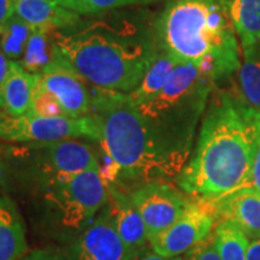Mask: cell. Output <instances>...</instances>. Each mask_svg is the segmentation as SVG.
I'll list each match as a JSON object with an SVG mask.
<instances>
[{"mask_svg":"<svg viewBox=\"0 0 260 260\" xmlns=\"http://www.w3.org/2000/svg\"><path fill=\"white\" fill-rule=\"evenodd\" d=\"M259 133V110L247 105L237 93H216L193 155L176 177L177 186L201 201L247 187Z\"/></svg>","mask_w":260,"mask_h":260,"instance_id":"cell-1","label":"cell"},{"mask_svg":"<svg viewBox=\"0 0 260 260\" xmlns=\"http://www.w3.org/2000/svg\"><path fill=\"white\" fill-rule=\"evenodd\" d=\"M159 46L214 81L240 69V46L220 0H169L157 25Z\"/></svg>","mask_w":260,"mask_h":260,"instance_id":"cell-2","label":"cell"},{"mask_svg":"<svg viewBox=\"0 0 260 260\" xmlns=\"http://www.w3.org/2000/svg\"><path fill=\"white\" fill-rule=\"evenodd\" d=\"M92 110L102 126L99 142L119 177L142 184L176 180L184 164L161 147L128 94L99 88Z\"/></svg>","mask_w":260,"mask_h":260,"instance_id":"cell-3","label":"cell"},{"mask_svg":"<svg viewBox=\"0 0 260 260\" xmlns=\"http://www.w3.org/2000/svg\"><path fill=\"white\" fill-rule=\"evenodd\" d=\"M61 54L98 88L133 92L139 87L157 52L151 45L116 31L105 23H95L74 34L53 32Z\"/></svg>","mask_w":260,"mask_h":260,"instance_id":"cell-4","label":"cell"},{"mask_svg":"<svg viewBox=\"0 0 260 260\" xmlns=\"http://www.w3.org/2000/svg\"><path fill=\"white\" fill-rule=\"evenodd\" d=\"M214 84L195 64H177L160 92L134 104L161 147L184 165Z\"/></svg>","mask_w":260,"mask_h":260,"instance_id":"cell-5","label":"cell"},{"mask_svg":"<svg viewBox=\"0 0 260 260\" xmlns=\"http://www.w3.org/2000/svg\"><path fill=\"white\" fill-rule=\"evenodd\" d=\"M0 138L15 142H51L58 140L87 138L100 141L102 126L94 115L80 118L23 116L0 117Z\"/></svg>","mask_w":260,"mask_h":260,"instance_id":"cell-6","label":"cell"},{"mask_svg":"<svg viewBox=\"0 0 260 260\" xmlns=\"http://www.w3.org/2000/svg\"><path fill=\"white\" fill-rule=\"evenodd\" d=\"M53 183L54 195L64 212V223L68 225H81L95 216L107 203L109 194L100 168L80 172Z\"/></svg>","mask_w":260,"mask_h":260,"instance_id":"cell-7","label":"cell"},{"mask_svg":"<svg viewBox=\"0 0 260 260\" xmlns=\"http://www.w3.org/2000/svg\"><path fill=\"white\" fill-rule=\"evenodd\" d=\"M130 198L144 219L149 243L176 222L190 204L174 187L162 181L141 184Z\"/></svg>","mask_w":260,"mask_h":260,"instance_id":"cell-8","label":"cell"},{"mask_svg":"<svg viewBox=\"0 0 260 260\" xmlns=\"http://www.w3.org/2000/svg\"><path fill=\"white\" fill-rule=\"evenodd\" d=\"M216 222L209 203L195 200L180 218L149 246L152 251L165 258L181 256L207 239L213 233Z\"/></svg>","mask_w":260,"mask_h":260,"instance_id":"cell-9","label":"cell"},{"mask_svg":"<svg viewBox=\"0 0 260 260\" xmlns=\"http://www.w3.org/2000/svg\"><path fill=\"white\" fill-rule=\"evenodd\" d=\"M40 79L57 98L67 117L80 118L92 111V96L83 82L84 79L74 70L61 52L40 74Z\"/></svg>","mask_w":260,"mask_h":260,"instance_id":"cell-10","label":"cell"},{"mask_svg":"<svg viewBox=\"0 0 260 260\" xmlns=\"http://www.w3.org/2000/svg\"><path fill=\"white\" fill-rule=\"evenodd\" d=\"M217 223L226 222L241 232L249 241L260 239V195L245 187L218 199L206 201Z\"/></svg>","mask_w":260,"mask_h":260,"instance_id":"cell-11","label":"cell"},{"mask_svg":"<svg viewBox=\"0 0 260 260\" xmlns=\"http://www.w3.org/2000/svg\"><path fill=\"white\" fill-rule=\"evenodd\" d=\"M75 253L77 260H129L134 254L123 242L106 212L99 214L81 234Z\"/></svg>","mask_w":260,"mask_h":260,"instance_id":"cell-12","label":"cell"},{"mask_svg":"<svg viewBox=\"0 0 260 260\" xmlns=\"http://www.w3.org/2000/svg\"><path fill=\"white\" fill-rule=\"evenodd\" d=\"M106 188L109 194V210L106 213L109 214L113 226L130 251L134 253L142 251L149 241L141 214L135 207L130 195H126L115 187V183L106 184Z\"/></svg>","mask_w":260,"mask_h":260,"instance_id":"cell-13","label":"cell"},{"mask_svg":"<svg viewBox=\"0 0 260 260\" xmlns=\"http://www.w3.org/2000/svg\"><path fill=\"white\" fill-rule=\"evenodd\" d=\"M46 149L47 161L45 162L50 174H53V182L65 180L80 172L100 168L95 153L88 145L71 139L42 142Z\"/></svg>","mask_w":260,"mask_h":260,"instance_id":"cell-14","label":"cell"},{"mask_svg":"<svg viewBox=\"0 0 260 260\" xmlns=\"http://www.w3.org/2000/svg\"><path fill=\"white\" fill-rule=\"evenodd\" d=\"M15 14L30 27L31 31L53 32L57 29L73 27L80 16L52 0H16Z\"/></svg>","mask_w":260,"mask_h":260,"instance_id":"cell-15","label":"cell"},{"mask_svg":"<svg viewBox=\"0 0 260 260\" xmlns=\"http://www.w3.org/2000/svg\"><path fill=\"white\" fill-rule=\"evenodd\" d=\"M27 249L21 213L14 201L0 193V260H19Z\"/></svg>","mask_w":260,"mask_h":260,"instance_id":"cell-16","label":"cell"},{"mask_svg":"<svg viewBox=\"0 0 260 260\" xmlns=\"http://www.w3.org/2000/svg\"><path fill=\"white\" fill-rule=\"evenodd\" d=\"M39 75L28 73L19 61L10 60V68L3 88L4 110L9 116H23L30 109L32 93Z\"/></svg>","mask_w":260,"mask_h":260,"instance_id":"cell-17","label":"cell"},{"mask_svg":"<svg viewBox=\"0 0 260 260\" xmlns=\"http://www.w3.org/2000/svg\"><path fill=\"white\" fill-rule=\"evenodd\" d=\"M234 29L241 40L243 51L260 42V0H220Z\"/></svg>","mask_w":260,"mask_h":260,"instance_id":"cell-18","label":"cell"},{"mask_svg":"<svg viewBox=\"0 0 260 260\" xmlns=\"http://www.w3.org/2000/svg\"><path fill=\"white\" fill-rule=\"evenodd\" d=\"M177 64V61L168 53H165L164 51H161V53H158L138 88L128 94L132 103L135 105L144 103L160 92L168 83L172 71L175 70Z\"/></svg>","mask_w":260,"mask_h":260,"instance_id":"cell-19","label":"cell"},{"mask_svg":"<svg viewBox=\"0 0 260 260\" xmlns=\"http://www.w3.org/2000/svg\"><path fill=\"white\" fill-rule=\"evenodd\" d=\"M53 32H31L23 57L19 61L28 73L40 75L60 54Z\"/></svg>","mask_w":260,"mask_h":260,"instance_id":"cell-20","label":"cell"},{"mask_svg":"<svg viewBox=\"0 0 260 260\" xmlns=\"http://www.w3.org/2000/svg\"><path fill=\"white\" fill-rule=\"evenodd\" d=\"M245 52V61L237 74L239 92L247 105L260 111V51L256 46Z\"/></svg>","mask_w":260,"mask_h":260,"instance_id":"cell-21","label":"cell"},{"mask_svg":"<svg viewBox=\"0 0 260 260\" xmlns=\"http://www.w3.org/2000/svg\"><path fill=\"white\" fill-rule=\"evenodd\" d=\"M220 260H247L249 240L226 222H218L213 230Z\"/></svg>","mask_w":260,"mask_h":260,"instance_id":"cell-22","label":"cell"},{"mask_svg":"<svg viewBox=\"0 0 260 260\" xmlns=\"http://www.w3.org/2000/svg\"><path fill=\"white\" fill-rule=\"evenodd\" d=\"M31 29L17 15H14L0 35V48L10 60L18 61L23 57L25 47L31 35Z\"/></svg>","mask_w":260,"mask_h":260,"instance_id":"cell-23","label":"cell"},{"mask_svg":"<svg viewBox=\"0 0 260 260\" xmlns=\"http://www.w3.org/2000/svg\"><path fill=\"white\" fill-rule=\"evenodd\" d=\"M27 113L40 117H67L57 98L42 83L40 75L32 93L30 109Z\"/></svg>","mask_w":260,"mask_h":260,"instance_id":"cell-24","label":"cell"},{"mask_svg":"<svg viewBox=\"0 0 260 260\" xmlns=\"http://www.w3.org/2000/svg\"><path fill=\"white\" fill-rule=\"evenodd\" d=\"M160 0H74L73 11L77 14H99L121 6L153 4Z\"/></svg>","mask_w":260,"mask_h":260,"instance_id":"cell-25","label":"cell"},{"mask_svg":"<svg viewBox=\"0 0 260 260\" xmlns=\"http://www.w3.org/2000/svg\"><path fill=\"white\" fill-rule=\"evenodd\" d=\"M186 255L187 260H220L214 243L213 233L197 247H194L191 251L186 253Z\"/></svg>","mask_w":260,"mask_h":260,"instance_id":"cell-26","label":"cell"},{"mask_svg":"<svg viewBox=\"0 0 260 260\" xmlns=\"http://www.w3.org/2000/svg\"><path fill=\"white\" fill-rule=\"evenodd\" d=\"M247 187L260 193V133L258 140H256L254 157H253L251 169V176H249V182Z\"/></svg>","mask_w":260,"mask_h":260,"instance_id":"cell-27","label":"cell"},{"mask_svg":"<svg viewBox=\"0 0 260 260\" xmlns=\"http://www.w3.org/2000/svg\"><path fill=\"white\" fill-rule=\"evenodd\" d=\"M15 15V5L12 0H0V35L10 21V18Z\"/></svg>","mask_w":260,"mask_h":260,"instance_id":"cell-28","label":"cell"},{"mask_svg":"<svg viewBox=\"0 0 260 260\" xmlns=\"http://www.w3.org/2000/svg\"><path fill=\"white\" fill-rule=\"evenodd\" d=\"M10 68V59L5 56L4 52L0 48V109H4V102H3V88L8 76Z\"/></svg>","mask_w":260,"mask_h":260,"instance_id":"cell-29","label":"cell"},{"mask_svg":"<svg viewBox=\"0 0 260 260\" xmlns=\"http://www.w3.org/2000/svg\"><path fill=\"white\" fill-rule=\"evenodd\" d=\"M19 260H64L59 254L45 249H37L22 256Z\"/></svg>","mask_w":260,"mask_h":260,"instance_id":"cell-30","label":"cell"},{"mask_svg":"<svg viewBox=\"0 0 260 260\" xmlns=\"http://www.w3.org/2000/svg\"><path fill=\"white\" fill-rule=\"evenodd\" d=\"M172 259H174V258H172ZM172 259H169V258H165V256L159 255L153 251L146 252L145 249L134 253V254H133L129 258V260H172Z\"/></svg>","mask_w":260,"mask_h":260,"instance_id":"cell-31","label":"cell"},{"mask_svg":"<svg viewBox=\"0 0 260 260\" xmlns=\"http://www.w3.org/2000/svg\"><path fill=\"white\" fill-rule=\"evenodd\" d=\"M247 260H260V239L249 241L247 249Z\"/></svg>","mask_w":260,"mask_h":260,"instance_id":"cell-32","label":"cell"},{"mask_svg":"<svg viewBox=\"0 0 260 260\" xmlns=\"http://www.w3.org/2000/svg\"><path fill=\"white\" fill-rule=\"evenodd\" d=\"M52 2L57 3L58 5L63 6V8H65V9L73 10V8H74V0H52Z\"/></svg>","mask_w":260,"mask_h":260,"instance_id":"cell-33","label":"cell"},{"mask_svg":"<svg viewBox=\"0 0 260 260\" xmlns=\"http://www.w3.org/2000/svg\"><path fill=\"white\" fill-rule=\"evenodd\" d=\"M172 260H187L186 258H182V256H176V258H174Z\"/></svg>","mask_w":260,"mask_h":260,"instance_id":"cell-34","label":"cell"},{"mask_svg":"<svg viewBox=\"0 0 260 260\" xmlns=\"http://www.w3.org/2000/svg\"><path fill=\"white\" fill-rule=\"evenodd\" d=\"M12 2H14V3H15V2H16V0H12Z\"/></svg>","mask_w":260,"mask_h":260,"instance_id":"cell-35","label":"cell"},{"mask_svg":"<svg viewBox=\"0 0 260 260\" xmlns=\"http://www.w3.org/2000/svg\"><path fill=\"white\" fill-rule=\"evenodd\" d=\"M259 117H260V111H259Z\"/></svg>","mask_w":260,"mask_h":260,"instance_id":"cell-36","label":"cell"},{"mask_svg":"<svg viewBox=\"0 0 260 260\" xmlns=\"http://www.w3.org/2000/svg\"><path fill=\"white\" fill-rule=\"evenodd\" d=\"M259 195H260V193H259Z\"/></svg>","mask_w":260,"mask_h":260,"instance_id":"cell-37","label":"cell"}]
</instances>
